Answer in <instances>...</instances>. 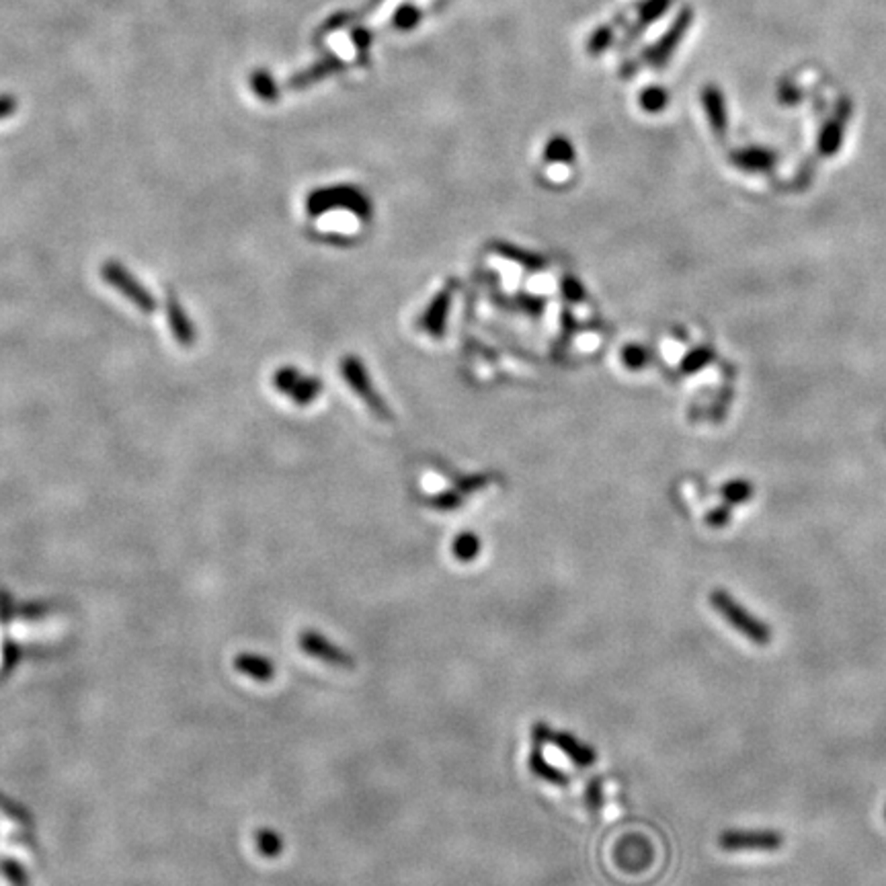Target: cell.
I'll list each match as a JSON object with an SVG mask.
<instances>
[{"label":"cell","mask_w":886,"mask_h":886,"mask_svg":"<svg viewBox=\"0 0 886 886\" xmlns=\"http://www.w3.org/2000/svg\"><path fill=\"white\" fill-rule=\"evenodd\" d=\"M384 3V0H369L367 5L361 6V9L357 11H351V13H339V15H335L333 19H328L325 25H322L318 29V34L317 37H314V42H317L318 45H322V39H325V35L328 34H333V31H339L343 29L345 25H353V23H357L359 19H366L367 15H372V11H376L378 6H380Z\"/></svg>","instance_id":"cell-9"},{"label":"cell","mask_w":886,"mask_h":886,"mask_svg":"<svg viewBox=\"0 0 886 886\" xmlns=\"http://www.w3.org/2000/svg\"><path fill=\"white\" fill-rule=\"evenodd\" d=\"M452 550H454V557L460 562H472L480 552V538L470 534V531H466V534L456 536Z\"/></svg>","instance_id":"cell-12"},{"label":"cell","mask_w":886,"mask_h":886,"mask_svg":"<svg viewBox=\"0 0 886 886\" xmlns=\"http://www.w3.org/2000/svg\"><path fill=\"white\" fill-rule=\"evenodd\" d=\"M720 848L727 851H776L784 845L778 831H727L720 835Z\"/></svg>","instance_id":"cell-5"},{"label":"cell","mask_w":886,"mask_h":886,"mask_svg":"<svg viewBox=\"0 0 886 886\" xmlns=\"http://www.w3.org/2000/svg\"><path fill=\"white\" fill-rule=\"evenodd\" d=\"M686 25H688V11L681 15V17L678 19V23H675V25L670 31H667V35L663 39H660L659 44L649 47V52L642 54V60H649V62L655 64V66H657V64H663L671 55L673 47L678 45V42L681 39V34H683V29H686Z\"/></svg>","instance_id":"cell-8"},{"label":"cell","mask_w":886,"mask_h":886,"mask_svg":"<svg viewBox=\"0 0 886 886\" xmlns=\"http://www.w3.org/2000/svg\"><path fill=\"white\" fill-rule=\"evenodd\" d=\"M546 158L548 160H559V163H570L575 158L573 146L565 138H554L546 146Z\"/></svg>","instance_id":"cell-16"},{"label":"cell","mask_w":886,"mask_h":886,"mask_svg":"<svg viewBox=\"0 0 886 886\" xmlns=\"http://www.w3.org/2000/svg\"><path fill=\"white\" fill-rule=\"evenodd\" d=\"M17 109V101L13 96H0V119L9 117Z\"/></svg>","instance_id":"cell-21"},{"label":"cell","mask_w":886,"mask_h":886,"mask_svg":"<svg viewBox=\"0 0 886 886\" xmlns=\"http://www.w3.org/2000/svg\"><path fill=\"white\" fill-rule=\"evenodd\" d=\"M238 667L243 670L245 673L248 675H253L255 680H263V681H267L273 678V665L269 663L267 659H263V657H255V655H243L238 659Z\"/></svg>","instance_id":"cell-13"},{"label":"cell","mask_w":886,"mask_h":886,"mask_svg":"<svg viewBox=\"0 0 886 886\" xmlns=\"http://www.w3.org/2000/svg\"><path fill=\"white\" fill-rule=\"evenodd\" d=\"M421 17H423V11L417 9L415 5H402L398 6L397 13H394L392 25L400 31H408L417 27V23L421 21Z\"/></svg>","instance_id":"cell-15"},{"label":"cell","mask_w":886,"mask_h":886,"mask_svg":"<svg viewBox=\"0 0 886 886\" xmlns=\"http://www.w3.org/2000/svg\"><path fill=\"white\" fill-rule=\"evenodd\" d=\"M351 39H353V44H356V47H357L359 58H364V62H366L367 60L369 45H372V42H374V31L356 27V29H353V34H351Z\"/></svg>","instance_id":"cell-19"},{"label":"cell","mask_w":886,"mask_h":886,"mask_svg":"<svg viewBox=\"0 0 886 886\" xmlns=\"http://www.w3.org/2000/svg\"><path fill=\"white\" fill-rule=\"evenodd\" d=\"M257 841H259V850L269 858L279 856L281 848H284V841H281V837L273 831H259V835H257Z\"/></svg>","instance_id":"cell-18"},{"label":"cell","mask_w":886,"mask_h":886,"mask_svg":"<svg viewBox=\"0 0 886 886\" xmlns=\"http://www.w3.org/2000/svg\"><path fill=\"white\" fill-rule=\"evenodd\" d=\"M253 88H255V93L267 103L277 101V96L281 95V88L273 83L269 72H265V70H259L253 75Z\"/></svg>","instance_id":"cell-14"},{"label":"cell","mask_w":886,"mask_h":886,"mask_svg":"<svg viewBox=\"0 0 886 886\" xmlns=\"http://www.w3.org/2000/svg\"><path fill=\"white\" fill-rule=\"evenodd\" d=\"M300 647L320 663L341 667V670H353L356 667V659H353L351 652L337 647L335 642H330L327 636H322L317 630H304L300 634Z\"/></svg>","instance_id":"cell-4"},{"label":"cell","mask_w":886,"mask_h":886,"mask_svg":"<svg viewBox=\"0 0 886 886\" xmlns=\"http://www.w3.org/2000/svg\"><path fill=\"white\" fill-rule=\"evenodd\" d=\"M670 5L671 0H644V3L639 6V17H636V23L626 31V35L619 45L628 47L630 44H634L636 37L642 35V31L647 29L652 21H657L660 15L670 9Z\"/></svg>","instance_id":"cell-7"},{"label":"cell","mask_w":886,"mask_h":886,"mask_svg":"<svg viewBox=\"0 0 886 886\" xmlns=\"http://www.w3.org/2000/svg\"><path fill=\"white\" fill-rule=\"evenodd\" d=\"M640 105L650 114H655L667 105V93L660 86H650L640 95Z\"/></svg>","instance_id":"cell-17"},{"label":"cell","mask_w":886,"mask_h":886,"mask_svg":"<svg viewBox=\"0 0 886 886\" xmlns=\"http://www.w3.org/2000/svg\"><path fill=\"white\" fill-rule=\"evenodd\" d=\"M534 743L536 745L550 743L557 749H560V751L565 753L570 761L577 763V765H583V768L585 765L595 763V760H598V755H595L593 747L581 743V740H579L575 735H570V732L554 730L544 722H538L534 727Z\"/></svg>","instance_id":"cell-2"},{"label":"cell","mask_w":886,"mask_h":886,"mask_svg":"<svg viewBox=\"0 0 886 886\" xmlns=\"http://www.w3.org/2000/svg\"><path fill=\"white\" fill-rule=\"evenodd\" d=\"M101 273H103V279L107 281L109 286L117 287L119 292H122L127 300L138 306L142 312H146V314L155 312V308H156L155 297H152L148 289L144 287L130 271H126L122 265L116 263V261H109V263L103 265Z\"/></svg>","instance_id":"cell-3"},{"label":"cell","mask_w":886,"mask_h":886,"mask_svg":"<svg viewBox=\"0 0 886 886\" xmlns=\"http://www.w3.org/2000/svg\"><path fill=\"white\" fill-rule=\"evenodd\" d=\"M528 765H529V770H531V773H534V776L542 778L544 782H548V784H559V786H567L569 784V776H567V773L562 771V770H559V768H554L552 763L546 761L544 753L539 751V745H536L534 749H531Z\"/></svg>","instance_id":"cell-11"},{"label":"cell","mask_w":886,"mask_h":886,"mask_svg":"<svg viewBox=\"0 0 886 886\" xmlns=\"http://www.w3.org/2000/svg\"><path fill=\"white\" fill-rule=\"evenodd\" d=\"M347 68L349 66L343 60H339L333 54H328L320 62L312 64L310 68L297 72L296 76L289 78L286 88H296V91H302V88H308L312 85H318L320 80H325L328 76L337 75V72H343V70H347Z\"/></svg>","instance_id":"cell-6"},{"label":"cell","mask_w":886,"mask_h":886,"mask_svg":"<svg viewBox=\"0 0 886 886\" xmlns=\"http://www.w3.org/2000/svg\"><path fill=\"white\" fill-rule=\"evenodd\" d=\"M601 802H603V794H601V780L599 778H595L589 782V786H587V804H589V809H599L601 807Z\"/></svg>","instance_id":"cell-20"},{"label":"cell","mask_w":886,"mask_h":886,"mask_svg":"<svg viewBox=\"0 0 886 886\" xmlns=\"http://www.w3.org/2000/svg\"><path fill=\"white\" fill-rule=\"evenodd\" d=\"M710 603H712V608L719 611V614L727 619L732 628H735V630H739L740 634L747 636V639L751 640L753 644L765 647V644L771 642L770 628L765 626L760 618L749 614V611L740 606V603L732 599L727 591L716 589L710 595Z\"/></svg>","instance_id":"cell-1"},{"label":"cell","mask_w":886,"mask_h":886,"mask_svg":"<svg viewBox=\"0 0 886 886\" xmlns=\"http://www.w3.org/2000/svg\"><path fill=\"white\" fill-rule=\"evenodd\" d=\"M166 312H168V325L175 335V339L179 341L183 347H191L193 341H196V330H193L189 318L185 317V310L181 308V304L175 300L171 296L166 302Z\"/></svg>","instance_id":"cell-10"}]
</instances>
